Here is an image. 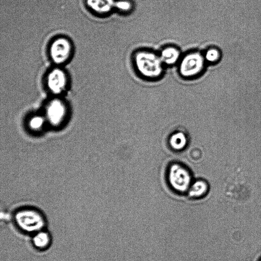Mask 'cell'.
Masks as SVG:
<instances>
[{
  "label": "cell",
  "instance_id": "cell-1",
  "mask_svg": "<svg viewBox=\"0 0 261 261\" xmlns=\"http://www.w3.org/2000/svg\"><path fill=\"white\" fill-rule=\"evenodd\" d=\"M133 62L137 71L144 79H158L163 73L164 65L159 55L151 51L141 50L136 52Z\"/></svg>",
  "mask_w": 261,
  "mask_h": 261
},
{
  "label": "cell",
  "instance_id": "cell-2",
  "mask_svg": "<svg viewBox=\"0 0 261 261\" xmlns=\"http://www.w3.org/2000/svg\"><path fill=\"white\" fill-rule=\"evenodd\" d=\"M205 63L203 55L197 51H191L181 58L178 71L185 79L194 78L202 73Z\"/></svg>",
  "mask_w": 261,
  "mask_h": 261
},
{
  "label": "cell",
  "instance_id": "cell-3",
  "mask_svg": "<svg viewBox=\"0 0 261 261\" xmlns=\"http://www.w3.org/2000/svg\"><path fill=\"white\" fill-rule=\"evenodd\" d=\"M17 224L28 232L39 230L43 226L44 221L41 214L36 211L25 209L18 212L15 215Z\"/></svg>",
  "mask_w": 261,
  "mask_h": 261
},
{
  "label": "cell",
  "instance_id": "cell-4",
  "mask_svg": "<svg viewBox=\"0 0 261 261\" xmlns=\"http://www.w3.org/2000/svg\"><path fill=\"white\" fill-rule=\"evenodd\" d=\"M191 175L188 170L179 164L172 165L168 171L170 185L176 191L183 192L190 188Z\"/></svg>",
  "mask_w": 261,
  "mask_h": 261
},
{
  "label": "cell",
  "instance_id": "cell-5",
  "mask_svg": "<svg viewBox=\"0 0 261 261\" xmlns=\"http://www.w3.org/2000/svg\"><path fill=\"white\" fill-rule=\"evenodd\" d=\"M72 52L71 43L66 38H58L54 40L49 47V55L54 63L61 64L66 62Z\"/></svg>",
  "mask_w": 261,
  "mask_h": 261
},
{
  "label": "cell",
  "instance_id": "cell-6",
  "mask_svg": "<svg viewBox=\"0 0 261 261\" xmlns=\"http://www.w3.org/2000/svg\"><path fill=\"white\" fill-rule=\"evenodd\" d=\"M47 86L49 90L55 94L64 91L67 84L65 72L60 68H55L48 74L46 79Z\"/></svg>",
  "mask_w": 261,
  "mask_h": 261
},
{
  "label": "cell",
  "instance_id": "cell-7",
  "mask_svg": "<svg viewBox=\"0 0 261 261\" xmlns=\"http://www.w3.org/2000/svg\"><path fill=\"white\" fill-rule=\"evenodd\" d=\"M66 109L64 102L60 99L51 100L46 108V118L52 125L60 124L65 117Z\"/></svg>",
  "mask_w": 261,
  "mask_h": 261
},
{
  "label": "cell",
  "instance_id": "cell-8",
  "mask_svg": "<svg viewBox=\"0 0 261 261\" xmlns=\"http://www.w3.org/2000/svg\"><path fill=\"white\" fill-rule=\"evenodd\" d=\"M159 56L164 65L168 66L179 63L181 58L180 50L174 46L164 47L160 51Z\"/></svg>",
  "mask_w": 261,
  "mask_h": 261
},
{
  "label": "cell",
  "instance_id": "cell-9",
  "mask_svg": "<svg viewBox=\"0 0 261 261\" xmlns=\"http://www.w3.org/2000/svg\"><path fill=\"white\" fill-rule=\"evenodd\" d=\"M87 3L91 10L101 15L109 13L114 6L112 0H88Z\"/></svg>",
  "mask_w": 261,
  "mask_h": 261
},
{
  "label": "cell",
  "instance_id": "cell-10",
  "mask_svg": "<svg viewBox=\"0 0 261 261\" xmlns=\"http://www.w3.org/2000/svg\"><path fill=\"white\" fill-rule=\"evenodd\" d=\"M207 184L202 180H198L190 187L189 194L193 197L198 198L202 197L207 191Z\"/></svg>",
  "mask_w": 261,
  "mask_h": 261
},
{
  "label": "cell",
  "instance_id": "cell-11",
  "mask_svg": "<svg viewBox=\"0 0 261 261\" xmlns=\"http://www.w3.org/2000/svg\"><path fill=\"white\" fill-rule=\"evenodd\" d=\"M33 242L37 248L44 249L48 246L50 243V237L45 231H38L33 237Z\"/></svg>",
  "mask_w": 261,
  "mask_h": 261
},
{
  "label": "cell",
  "instance_id": "cell-12",
  "mask_svg": "<svg viewBox=\"0 0 261 261\" xmlns=\"http://www.w3.org/2000/svg\"><path fill=\"white\" fill-rule=\"evenodd\" d=\"M170 144L173 149L181 150L187 144L186 137L182 133H175L170 137Z\"/></svg>",
  "mask_w": 261,
  "mask_h": 261
},
{
  "label": "cell",
  "instance_id": "cell-13",
  "mask_svg": "<svg viewBox=\"0 0 261 261\" xmlns=\"http://www.w3.org/2000/svg\"><path fill=\"white\" fill-rule=\"evenodd\" d=\"M203 56L206 62L213 64L219 61L221 58V53L217 48L211 47L205 51Z\"/></svg>",
  "mask_w": 261,
  "mask_h": 261
},
{
  "label": "cell",
  "instance_id": "cell-14",
  "mask_svg": "<svg viewBox=\"0 0 261 261\" xmlns=\"http://www.w3.org/2000/svg\"><path fill=\"white\" fill-rule=\"evenodd\" d=\"M44 122V120L42 117L35 116L31 118L29 125L33 129H39L42 127Z\"/></svg>",
  "mask_w": 261,
  "mask_h": 261
},
{
  "label": "cell",
  "instance_id": "cell-15",
  "mask_svg": "<svg viewBox=\"0 0 261 261\" xmlns=\"http://www.w3.org/2000/svg\"><path fill=\"white\" fill-rule=\"evenodd\" d=\"M116 8L120 12L127 13L131 10V5L126 2H119L115 5Z\"/></svg>",
  "mask_w": 261,
  "mask_h": 261
},
{
  "label": "cell",
  "instance_id": "cell-16",
  "mask_svg": "<svg viewBox=\"0 0 261 261\" xmlns=\"http://www.w3.org/2000/svg\"><path fill=\"white\" fill-rule=\"evenodd\" d=\"M261 261V260H260Z\"/></svg>",
  "mask_w": 261,
  "mask_h": 261
}]
</instances>
